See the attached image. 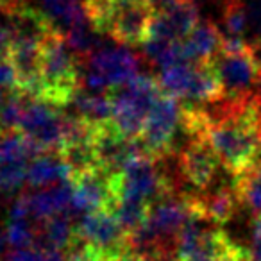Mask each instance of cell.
<instances>
[{
    "instance_id": "1",
    "label": "cell",
    "mask_w": 261,
    "mask_h": 261,
    "mask_svg": "<svg viewBox=\"0 0 261 261\" xmlns=\"http://www.w3.org/2000/svg\"><path fill=\"white\" fill-rule=\"evenodd\" d=\"M83 59L70 48L61 31L50 33L41 43V91L38 98L66 108L81 84Z\"/></svg>"
},
{
    "instance_id": "2",
    "label": "cell",
    "mask_w": 261,
    "mask_h": 261,
    "mask_svg": "<svg viewBox=\"0 0 261 261\" xmlns=\"http://www.w3.org/2000/svg\"><path fill=\"white\" fill-rule=\"evenodd\" d=\"M210 63L220 81L224 97H245L254 93V86L259 84L261 56L250 41L224 36L222 48Z\"/></svg>"
},
{
    "instance_id": "3",
    "label": "cell",
    "mask_w": 261,
    "mask_h": 261,
    "mask_svg": "<svg viewBox=\"0 0 261 261\" xmlns=\"http://www.w3.org/2000/svg\"><path fill=\"white\" fill-rule=\"evenodd\" d=\"M163 93L160 81L150 75H136L133 81L111 90L113 120L118 133L129 138H140L154 102Z\"/></svg>"
},
{
    "instance_id": "4",
    "label": "cell",
    "mask_w": 261,
    "mask_h": 261,
    "mask_svg": "<svg viewBox=\"0 0 261 261\" xmlns=\"http://www.w3.org/2000/svg\"><path fill=\"white\" fill-rule=\"evenodd\" d=\"M84 70L81 73V84L90 91H111L140 75L142 59L130 50L129 45L98 47L84 59Z\"/></svg>"
},
{
    "instance_id": "5",
    "label": "cell",
    "mask_w": 261,
    "mask_h": 261,
    "mask_svg": "<svg viewBox=\"0 0 261 261\" xmlns=\"http://www.w3.org/2000/svg\"><path fill=\"white\" fill-rule=\"evenodd\" d=\"M113 202L118 197H135L152 204L160 197L172 193L170 179L158 165V158L143 154L125 163L118 172L111 174ZM113 206V204H111Z\"/></svg>"
},
{
    "instance_id": "6",
    "label": "cell",
    "mask_w": 261,
    "mask_h": 261,
    "mask_svg": "<svg viewBox=\"0 0 261 261\" xmlns=\"http://www.w3.org/2000/svg\"><path fill=\"white\" fill-rule=\"evenodd\" d=\"M65 118L63 108L45 98L29 97L18 130H22L40 152H59L65 135Z\"/></svg>"
},
{
    "instance_id": "7",
    "label": "cell",
    "mask_w": 261,
    "mask_h": 261,
    "mask_svg": "<svg viewBox=\"0 0 261 261\" xmlns=\"http://www.w3.org/2000/svg\"><path fill=\"white\" fill-rule=\"evenodd\" d=\"M179 125H182L181 100L163 91L154 102L138 140L147 154L160 160L174 149V138Z\"/></svg>"
},
{
    "instance_id": "8",
    "label": "cell",
    "mask_w": 261,
    "mask_h": 261,
    "mask_svg": "<svg viewBox=\"0 0 261 261\" xmlns=\"http://www.w3.org/2000/svg\"><path fill=\"white\" fill-rule=\"evenodd\" d=\"M154 8L149 2L113 0L102 33L123 45H142L149 38Z\"/></svg>"
},
{
    "instance_id": "9",
    "label": "cell",
    "mask_w": 261,
    "mask_h": 261,
    "mask_svg": "<svg viewBox=\"0 0 261 261\" xmlns=\"http://www.w3.org/2000/svg\"><path fill=\"white\" fill-rule=\"evenodd\" d=\"M79 242L93 247L95 250L108 256L127 247V231L111 210L100 207L83 215L77 222Z\"/></svg>"
},
{
    "instance_id": "10",
    "label": "cell",
    "mask_w": 261,
    "mask_h": 261,
    "mask_svg": "<svg viewBox=\"0 0 261 261\" xmlns=\"http://www.w3.org/2000/svg\"><path fill=\"white\" fill-rule=\"evenodd\" d=\"M218 165L220 160L217 152L200 136H192L179 152V172L182 179L200 192H206L213 185Z\"/></svg>"
},
{
    "instance_id": "11",
    "label": "cell",
    "mask_w": 261,
    "mask_h": 261,
    "mask_svg": "<svg viewBox=\"0 0 261 261\" xmlns=\"http://www.w3.org/2000/svg\"><path fill=\"white\" fill-rule=\"evenodd\" d=\"M199 8L193 0H172L154 9L149 38L181 41L199 23Z\"/></svg>"
},
{
    "instance_id": "12",
    "label": "cell",
    "mask_w": 261,
    "mask_h": 261,
    "mask_svg": "<svg viewBox=\"0 0 261 261\" xmlns=\"http://www.w3.org/2000/svg\"><path fill=\"white\" fill-rule=\"evenodd\" d=\"M27 193V202H29L31 218L34 222L47 220L61 211H68L70 200L73 193V181H59L48 186L33 188Z\"/></svg>"
},
{
    "instance_id": "13",
    "label": "cell",
    "mask_w": 261,
    "mask_h": 261,
    "mask_svg": "<svg viewBox=\"0 0 261 261\" xmlns=\"http://www.w3.org/2000/svg\"><path fill=\"white\" fill-rule=\"evenodd\" d=\"M222 41H224V34L213 22L199 20V23L190 31L188 36L181 40V45L188 61L210 63L222 48Z\"/></svg>"
},
{
    "instance_id": "14",
    "label": "cell",
    "mask_w": 261,
    "mask_h": 261,
    "mask_svg": "<svg viewBox=\"0 0 261 261\" xmlns=\"http://www.w3.org/2000/svg\"><path fill=\"white\" fill-rule=\"evenodd\" d=\"M70 179H73V168L61 152H41L33 158L27 167V182L33 188L48 186L59 181H70Z\"/></svg>"
},
{
    "instance_id": "15",
    "label": "cell",
    "mask_w": 261,
    "mask_h": 261,
    "mask_svg": "<svg viewBox=\"0 0 261 261\" xmlns=\"http://www.w3.org/2000/svg\"><path fill=\"white\" fill-rule=\"evenodd\" d=\"M73 215L68 211L54 215L47 220L38 222L36 247H54V249L70 250L77 242V224Z\"/></svg>"
},
{
    "instance_id": "16",
    "label": "cell",
    "mask_w": 261,
    "mask_h": 261,
    "mask_svg": "<svg viewBox=\"0 0 261 261\" xmlns=\"http://www.w3.org/2000/svg\"><path fill=\"white\" fill-rule=\"evenodd\" d=\"M66 108L72 109V115L93 123V125H104L111 123L113 120V100L111 95L104 91H90L81 88Z\"/></svg>"
},
{
    "instance_id": "17",
    "label": "cell",
    "mask_w": 261,
    "mask_h": 261,
    "mask_svg": "<svg viewBox=\"0 0 261 261\" xmlns=\"http://www.w3.org/2000/svg\"><path fill=\"white\" fill-rule=\"evenodd\" d=\"M238 202V192H236V188H229V186H222V188L211 190V192L199 195L202 215L213 225H220L231 220L232 215L236 213Z\"/></svg>"
},
{
    "instance_id": "18",
    "label": "cell",
    "mask_w": 261,
    "mask_h": 261,
    "mask_svg": "<svg viewBox=\"0 0 261 261\" xmlns=\"http://www.w3.org/2000/svg\"><path fill=\"white\" fill-rule=\"evenodd\" d=\"M36 8L61 33H65L66 29L77 25V23L90 20L83 0H36Z\"/></svg>"
},
{
    "instance_id": "19",
    "label": "cell",
    "mask_w": 261,
    "mask_h": 261,
    "mask_svg": "<svg viewBox=\"0 0 261 261\" xmlns=\"http://www.w3.org/2000/svg\"><path fill=\"white\" fill-rule=\"evenodd\" d=\"M222 9L224 36L245 40V34H249V11L245 0H225Z\"/></svg>"
},
{
    "instance_id": "20",
    "label": "cell",
    "mask_w": 261,
    "mask_h": 261,
    "mask_svg": "<svg viewBox=\"0 0 261 261\" xmlns=\"http://www.w3.org/2000/svg\"><path fill=\"white\" fill-rule=\"evenodd\" d=\"M234 188L238 192L240 202L247 204L254 213H261V163L242 175H236Z\"/></svg>"
},
{
    "instance_id": "21",
    "label": "cell",
    "mask_w": 261,
    "mask_h": 261,
    "mask_svg": "<svg viewBox=\"0 0 261 261\" xmlns=\"http://www.w3.org/2000/svg\"><path fill=\"white\" fill-rule=\"evenodd\" d=\"M31 95L23 93L22 90H9L4 95V100L0 104V133L2 130H16L22 122L27 100Z\"/></svg>"
},
{
    "instance_id": "22",
    "label": "cell",
    "mask_w": 261,
    "mask_h": 261,
    "mask_svg": "<svg viewBox=\"0 0 261 261\" xmlns=\"http://www.w3.org/2000/svg\"><path fill=\"white\" fill-rule=\"evenodd\" d=\"M27 167L29 165L0 163V193H15L27 182Z\"/></svg>"
},
{
    "instance_id": "23",
    "label": "cell",
    "mask_w": 261,
    "mask_h": 261,
    "mask_svg": "<svg viewBox=\"0 0 261 261\" xmlns=\"http://www.w3.org/2000/svg\"><path fill=\"white\" fill-rule=\"evenodd\" d=\"M249 11V33L252 34V41L257 47L261 45V0H245Z\"/></svg>"
},
{
    "instance_id": "24",
    "label": "cell",
    "mask_w": 261,
    "mask_h": 261,
    "mask_svg": "<svg viewBox=\"0 0 261 261\" xmlns=\"http://www.w3.org/2000/svg\"><path fill=\"white\" fill-rule=\"evenodd\" d=\"M16 88H18V77L11 59H0V90L9 91Z\"/></svg>"
},
{
    "instance_id": "25",
    "label": "cell",
    "mask_w": 261,
    "mask_h": 261,
    "mask_svg": "<svg viewBox=\"0 0 261 261\" xmlns=\"http://www.w3.org/2000/svg\"><path fill=\"white\" fill-rule=\"evenodd\" d=\"M13 45V33L6 18L0 15V59H8Z\"/></svg>"
},
{
    "instance_id": "26",
    "label": "cell",
    "mask_w": 261,
    "mask_h": 261,
    "mask_svg": "<svg viewBox=\"0 0 261 261\" xmlns=\"http://www.w3.org/2000/svg\"><path fill=\"white\" fill-rule=\"evenodd\" d=\"M2 261H38V249L36 247L11 249L8 254H6Z\"/></svg>"
},
{
    "instance_id": "27",
    "label": "cell",
    "mask_w": 261,
    "mask_h": 261,
    "mask_svg": "<svg viewBox=\"0 0 261 261\" xmlns=\"http://www.w3.org/2000/svg\"><path fill=\"white\" fill-rule=\"evenodd\" d=\"M38 249V261H66V256L61 249L54 247H36Z\"/></svg>"
},
{
    "instance_id": "28",
    "label": "cell",
    "mask_w": 261,
    "mask_h": 261,
    "mask_svg": "<svg viewBox=\"0 0 261 261\" xmlns=\"http://www.w3.org/2000/svg\"><path fill=\"white\" fill-rule=\"evenodd\" d=\"M168 2H172V0H149V4H150V6H152V8H154V9L161 8V6L168 4Z\"/></svg>"
},
{
    "instance_id": "29",
    "label": "cell",
    "mask_w": 261,
    "mask_h": 261,
    "mask_svg": "<svg viewBox=\"0 0 261 261\" xmlns=\"http://www.w3.org/2000/svg\"><path fill=\"white\" fill-rule=\"evenodd\" d=\"M195 261H222V259H215V257H202V259H195Z\"/></svg>"
},
{
    "instance_id": "30",
    "label": "cell",
    "mask_w": 261,
    "mask_h": 261,
    "mask_svg": "<svg viewBox=\"0 0 261 261\" xmlns=\"http://www.w3.org/2000/svg\"><path fill=\"white\" fill-rule=\"evenodd\" d=\"M2 100H4V90H0V104H2Z\"/></svg>"
},
{
    "instance_id": "31",
    "label": "cell",
    "mask_w": 261,
    "mask_h": 261,
    "mask_svg": "<svg viewBox=\"0 0 261 261\" xmlns=\"http://www.w3.org/2000/svg\"><path fill=\"white\" fill-rule=\"evenodd\" d=\"M257 163H261V150H259V158H257Z\"/></svg>"
},
{
    "instance_id": "32",
    "label": "cell",
    "mask_w": 261,
    "mask_h": 261,
    "mask_svg": "<svg viewBox=\"0 0 261 261\" xmlns=\"http://www.w3.org/2000/svg\"><path fill=\"white\" fill-rule=\"evenodd\" d=\"M135 2H149V0H135Z\"/></svg>"
},
{
    "instance_id": "33",
    "label": "cell",
    "mask_w": 261,
    "mask_h": 261,
    "mask_svg": "<svg viewBox=\"0 0 261 261\" xmlns=\"http://www.w3.org/2000/svg\"><path fill=\"white\" fill-rule=\"evenodd\" d=\"M259 86H261V79H259Z\"/></svg>"
},
{
    "instance_id": "34",
    "label": "cell",
    "mask_w": 261,
    "mask_h": 261,
    "mask_svg": "<svg viewBox=\"0 0 261 261\" xmlns=\"http://www.w3.org/2000/svg\"><path fill=\"white\" fill-rule=\"evenodd\" d=\"M174 261H179V259H174Z\"/></svg>"
}]
</instances>
